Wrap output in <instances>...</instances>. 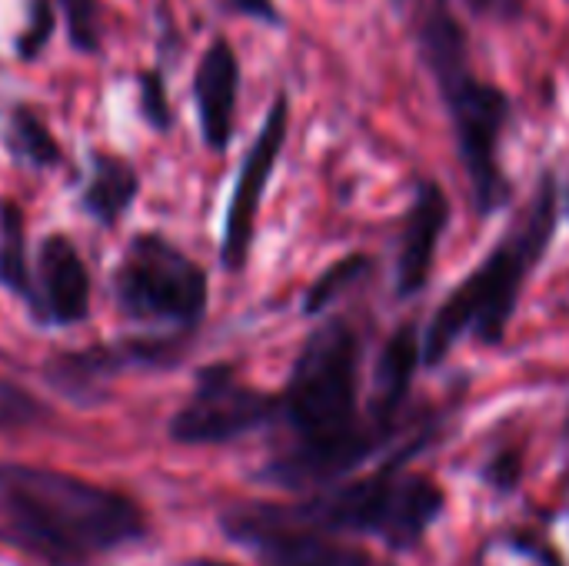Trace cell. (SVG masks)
Returning a JSON list of instances; mask_svg holds the SVG:
<instances>
[{
	"instance_id": "obj_2",
	"label": "cell",
	"mask_w": 569,
	"mask_h": 566,
	"mask_svg": "<svg viewBox=\"0 0 569 566\" xmlns=\"http://www.w3.org/2000/svg\"><path fill=\"white\" fill-rule=\"evenodd\" d=\"M143 534L140 504L120 490L47 467H0V537L43 566H83Z\"/></svg>"
},
{
	"instance_id": "obj_26",
	"label": "cell",
	"mask_w": 569,
	"mask_h": 566,
	"mask_svg": "<svg viewBox=\"0 0 569 566\" xmlns=\"http://www.w3.org/2000/svg\"><path fill=\"white\" fill-rule=\"evenodd\" d=\"M183 566H237V564H227V560H213V557H197V560H187Z\"/></svg>"
},
{
	"instance_id": "obj_12",
	"label": "cell",
	"mask_w": 569,
	"mask_h": 566,
	"mask_svg": "<svg viewBox=\"0 0 569 566\" xmlns=\"http://www.w3.org/2000/svg\"><path fill=\"white\" fill-rule=\"evenodd\" d=\"M240 100V57L227 37H213L193 70V107L207 150L223 153L233 140Z\"/></svg>"
},
{
	"instance_id": "obj_28",
	"label": "cell",
	"mask_w": 569,
	"mask_h": 566,
	"mask_svg": "<svg viewBox=\"0 0 569 566\" xmlns=\"http://www.w3.org/2000/svg\"><path fill=\"white\" fill-rule=\"evenodd\" d=\"M567 434H569V414H567Z\"/></svg>"
},
{
	"instance_id": "obj_27",
	"label": "cell",
	"mask_w": 569,
	"mask_h": 566,
	"mask_svg": "<svg viewBox=\"0 0 569 566\" xmlns=\"http://www.w3.org/2000/svg\"><path fill=\"white\" fill-rule=\"evenodd\" d=\"M560 214H567L569 217V177L567 183H560Z\"/></svg>"
},
{
	"instance_id": "obj_19",
	"label": "cell",
	"mask_w": 569,
	"mask_h": 566,
	"mask_svg": "<svg viewBox=\"0 0 569 566\" xmlns=\"http://www.w3.org/2000/svg\"><path fill=\"white\" fill-rule=\"evenodd\" d=\"M57 30V3L53 0H27V20L20 33L13 37V57L23 63L40 60V53L50 47Z\"/></svg>"
},
{
	"instance_id": "obj_18",
	"label": "cell",
	"mask_w": 569,
	"mask_h": 566,
	"mask_svg": "<svg viewBox=\"0 0 569 566\" xmlns=\"http://www.w3.org/2000/svg\"><path fill=\"white\" fill-rule=\"evenodd\" d=\"M373 270V257L370 254H347L340 260H333L303 294V317H320L323 310H330V304L350 290L353 284H360L363 277H370Z\"/></svg>"
},
{
	"instance_id": "obj_25",
	"label": "cell",
	"mask_w": 569,
	"mask_h": 566,
	"mask_svg": "<svg viewBox=\"0 0 569 566\" xmlns=\"http://www.w3.org/2000/svg\"><path fill=\"white\" fill-rule=\"evenodd\" d=\"M477 20L493 23H517L527 17V0H460Z\"/></svg>"
},
{
	"instance_id": "obj_23",
	"label": "cell",
	"mask_w": 569,
	"mask_h": 566,
	"mask_svg": "<svg viewBox=\"0 0 569 566\" xmlns=\"http://www.w3.org/2000/svg\"><path fill=\"white\" fill-rule=\"evenodd\" d=\"M500 544L507 550L520 554V557H530L537 566H567L563 557H560V550L543 534H533V530H507L500 537Z\"/></svg>"
},
{
	"instance_id": "obj_21",
	"label": "cell",
	"mask_w": 569,
	"mask_h": 566,
	"mask_svg": "<svg viewBox=\"0 0 569 566\" xmlns=\"http://www.w3.org/2000/svg\"><path fill=\"white\" fill-rule=\"evenodd\" d=\"M523 470H527L523 450H520V447H503V450H497V454L483 464L480 480H483V487H490L497 497H510V494L520 490Z\"/></svg>"
},
{
	"instance_id": "obj_24",
	"label": "cell",
	"mask_w": 569,
	"mask_h": 566,
	"mask_svg": "<svg viewBox=\"0 0 569 566\" xmlns=\"http://www.w3.org/2000/svg\"><path fill=\"white\" fill-rule=\"evenodd\" d=\"M227 13L233 17H243V20H253L260 27H270V30H280L287 27L283 20V10L277 0H217Z\"/></svg>"
},
{
	"instance_id": "obj_11",
	"label": "cell",
	"mask_w": 569,
	"mask_h": 566,
	"mask_svg": "<svg viewBox=\"0 0 569 566\" xmlns=\"http://www.w3.org/2000/svg\"><path fill=\"white\" fill-rule=\"evenodd\" d=\"M450 197L443 183L423 177L413 183V197L403 217L400 247H397V297H417L433 274V260L440 250V240L450 227Z\"/></svg>"
},
{
	"instance_id": "obj_1",
	"label": "cell",
	"mask_w": 569,
	"mask_h": 566,
	"mask_svg": "<svg viewBox=\"0 0 569 566\" xmlns=\"http://www.w3.org/2000/svg\"><path fill=\"white\" fill-rule=\"evenodd\" d=\"M360 330L347 317H330L307 334L277 394V420L293 440L260 470L267 484L313 494L347 480L397 440L360 407Z\"/></svg>"
},
{
	"instance_id": "obj_5",
	"label": "cell",
	"mask_w": 569,
	"mask_h": 566,
	"mask_svg": "<svg viewBox=\"0 0 569 566\" xmlns=\"http://www.w3.org/2000/svg\"><path fill=\"white\" fill-rule=\"evenodd\" d=\"M417 60L430 73L450 117L457 157L470 180L473 210L480 217H493L513 200V180L503 170V137L517 113L513 97L500 83L477 73L470 37L433 43Z\"/></svg>"
},
{
	"instance_id": "obj_3",
	"label": "cell",
	"mask_w": 569,
	"mask_h": 566,
	"mask_svg": "<svg viewBox=\"0 0 569 566\" xmlns=\"http://www.w3.org/2000/svg\"><path fill=\"white\" fill-rule=\"evenodd\" d=\"M560 227V177L543 170L533 183L530 200L507 224L497 247L473 267V274L457 284L423 334V367H440L450 350L473 337L483 347H500L510 320L520 307V294L540 260L547 257Z\"/></svg>"
},
{
	"instance_id": "obj_14",
	"label": "cell",
	"mask_w": 569,
	"mask_h": 566,
	"mask_svg": "<svg viewBox=\"0 0 569 566\" xmlns=\"http://www.w3.org/2000/svg\"><path fill=\"white\" fill-rule=\"evenodd\" d=\"M423 364V337L413 320H403L380 347L377 370H373V397L367 404V417L393 437H407L403 430V407L410 404L413 377Z\"/></svg>"
},
{
	"instance_id": "obj_9",
	"label": "cell",
	"mask_w": 569,
	"mask_h": 566,
	"mask_svg": "<svg viewBox=\"0 0 569 566\" xmlns=\"http://www.w3.org/2000/svg\"><path fill=\"white\" fill-rule=\"evenodd\" d=\"M287 133H290V97H287V90H277L253 143L243 153V163H240V173H237V183H233V193L227 203L220 264L230 274H240L250 257L253 234H257V214H260L267 183L277 170V160L287 147Z\"/></svg>"
},
{
	"instance_id": "obj_13",
	"label": "cell",
	"mask_w": 569,
	"mask_h": 566,
	"mask_svg": "<svg viewBox=\"0 0 569 566\" xmlns=\"http://www.w3.org/2000/svg\"><path fill=\"white\" fill-rule=\"evenodd\" d=\"M37 320L40 324H57L70 327L80 324L90 314V274L70 237L50 234L40 244L37 254Z\"/></svg>"
},
{
	"instance_id": "obj_4",
	"label": "cell",
	"mask_w": 569,
	"mask_h": 566,
	"mask_svg": "<svg viewBox=\"0 0 569 566\" xmlns=\"http://www.w3.org/2000/svg\"><path fill=\"white\" fill-rule=\"evenodd\" d=\"M437 437V424H423L400 440V447L367 477L340 480L290 504V510L327 530L377 537L397 554H410L423 544L427 530L447 510V490L427 474H407V464Z\"/></svg>"
},
{
	"instance_id": "obj_6",
	"label": "cell",
	"mask_w": 569,
	"mask_h": 566,
	"mask_svg": "<svg viewBox=\"0 0 569 566\" xmlns=\"http://www.w3.org/2000/svg\"><path fill=\"white\" fill-rule=\"evenodd\" d=\"M117 307L137 324L197 327L207 314V270L160 234H137L113 270Z\"/></svg>"
},
{
	"instance_id": "obj_7",
	"label": "cell",
	"mask_w": 569,
	"mask_h": 566,
	"mask_svg": "<svg viewBox=\"0 0 569 566\" xmlns=\"http://www.w3.org/2000/svg\"><path fill=\"white\" fill-rule=\"evenodd\" d=\"M220 527L260 566H377L363 547L300 520L290 504H240L223 510Z\"/></svg>"
},
{
	"instance_id": "obj_17",
	"label": "cell",
	"mask_w": 569,
	"mask_h": 566,
	"mask_svg": "<svg viewBox=\"0 0 569 566\" xmlns=\"http://www.w3.org/2000/svg\"><path fill=\"white\" fill-rule=\"evenodd\" d=\"M7 150L17 163H27L33 170H50L63 163V150L57 143V137L50 133V127L43 123V117L27 107V103H13L10 117H7Z\"/></svg>"
},
{
	"instance_id": "obj_15",
	"label": "cell",
	"mask_w": 569,
	"mask_h": 566,
	"mask_svg": "<svg viewBox=\"0 0 569 566\" xmlns=\"http://www.w3.org/2000/svg\"><path fill=\"white\" fill-rule=\"evenodd\" d=\"M137 193H140V173L130 160L107 150L90 153V177L80 190L83 214H90L103 227H113L133 207Z\"/></svg>"
},
{
	"instance_id": "obj_10",
	"label": "cell",
	"mask_w": 569,
	"mask_h": 566,
	"mask_svg": "<svg viewBox=\"0 0 569 566\" xmlns=\"http://www.w3.org/2000/svg\"><path fill=\"white\" fill-rule=\"evenodd\" d=\"M180 337H147L123 344H100L87 350H67L43 364L47 384L77 404H93L103 397V387L127 367H173L183 357Z\"/></svg>"
},
{
	"instance_id": "obj_22",
	"label": "cell",
	"mask_w": 569,
	"mask_h": 566,
	"mask_svg": "<svg viewBox=\"0 0 569 566\" xmlns=\"http://www.w3.org/2000/svg\"><path fill=\"white\" fill-rule=\"evenodd\" d=\"M47 417V407L23 387L0 380V430H17V427H30L40 424Z\"/></svg>"
},
{
	"instance_id": "obj_8",
	"label": "cell",
	"mask_w": 569,
	"mask_h": 566,
	"mask_svg": "<svg viewBox=\"0 0 569 566\" xmlns=\"http://www.w3.org/2000/svg\"><path fill=\"white\" fill-rule=\"evenodd\" d=\"M280 414V397L250 387L230 364H210L197 370L190 400L170 420V440L187 447H210L240 440Z\"/></svg>"
},
{
	"instance_id": "obj_16",
	"label": "cell",
	"mask_w": 569,
	"mask_h": 566,
	"mask_svg": "<svg viewBox=\"0 0 569 566\" xmlns=\"http://www.w3.org/2000/svg\"><path fill=\"white\" fill-rule=\"evenodd\" d=\"M0 284L37 314V287L27 267V220L13 200H0Z\"/></svg>"
},
{
	"instance_id": "obj_20",
	"label": "cell",
	"mask_w": 569,
	"mask_h": 566,
	"mask_svg": "<svg viewBox=\"0 0 569 566\" xmlns=\"http://www.w3.org/2000/svg\"><path fill=\"white\" fill-rule=\"evenodd\" d=\"M137 107H140V117L147 120L150 130H157V133L173 130V107H170L167 73L160 63L143 67L137 73Z\"/></svg>"
}]
</instances>
